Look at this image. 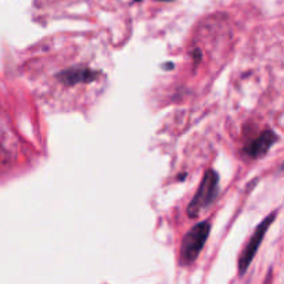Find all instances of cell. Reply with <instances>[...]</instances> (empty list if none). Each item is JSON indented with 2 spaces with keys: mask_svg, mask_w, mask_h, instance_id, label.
I'll return each instance as SVG.
<instances>
[{
  "mask_svg": "<svg viewBox=\"0 0 284 284\" xmlns=\"http://www.w3.org/2000/svg\"><path fill=\"white\" fill-rule=\"evenodd\" d=\"M218 183H219V175L214 169L207 171L202 178L200 187L195 193L194 198L189 204L187 215L190 218H198L204 211L210 207L212 202L215 201L218 195Z\"/></svg>",
  "mask_w": 284,
  "mask_h": 284,
  "instance_id": "cell-1",
  "label": "cell"
},
{
  "mask_svg": "<svg viewBox=\"0 0 284 284\" xmlns=\"http://www.w3.org/2000/svg\"><path fill=\"white\" fill-rule=\"evenodd\" d=\"M211 232L210 222H201L186 233L180 244V263L190 265L198 258Z\"/></svg>",
  "mask_w": 284,
  "mask_h": 284,
  "instance_id": "cell-2",
  "label": "cell"
},
{
  "mask_svg": "<svg viewBox=\"0 0 284 284\" xmlns=\"http://www.w3.org/2000/svg\"><path fill=\"white\" fill-rule=\"evenodd\" d=\"M275 217H276V212H273V214H270L269 217L266 218L263 222H262L258 227H256V230L252 234V237L248 241V244L244 248V251H243V254L239 258V272L240 273H244L247 268L250 266V263L251 261L254 259L255 254H256V251H258V247H259V244H261L262 239L265 237V234L268 232V227H269V224L275 221Z\"/></svg>",
  "mask_w": 284,
  "mask_h": 284,
  "instance_id": "cell-3",
  "label": "cell"
},
{
  "mask_svg": "<svg viewBox=\"0 0 284 284\" xmlns=\"http://www.w3.org/2000/svg\"><path fill=\"white\" fill-rule=\"evenodd\" d=\"M277 140V136L275 132H272V130H265L262 135H259L255 140L252 142H250L246 146V154H248L250 157L252 158H258L262 157V156H265L266 154V151L276 143Z\"/></svg>",
  "mask_w": 284,
  "mask_h": 284,
  "instance_id": "cell-4",
  "label": "cell"
},
{
  "mask_svg": "<svg viewBox=\"0 0 284 284\" xmlns=\"http://www.w3.org/2000/svg\"><path fill=\"white\" fill-rule=\"evenodd\" d=\"M96 76H97V74L92 69H88V68H72V69H67V71L60 72L57 75V79L67 86H72L76 83L92 82L93 79H96Z\"/></svg>",
  "mask_w": 284,
  "mask_h": 284,
  "instance_id": "cell-5",
  "label": "cell"
},
{
  "mask_svg": "<svg viewBox=\"0 0 284 284\" xmlns=\"http://www.w3.org/2000/svg\"><path fill=\"white\" fill-rule=\"evenodd\" d=\"M162 1H169V0H162Z\"/></svg>",
  "mask_w": 284,
  "mask_h": 284,
  "instance_id": "cell-6",
  "label": "cell"
}]
</instances>
